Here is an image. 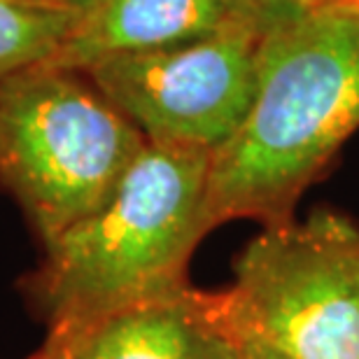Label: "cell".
Instances as JSON below:
<instances>
[{
  "label": "cell",
  "mask_w": 359,
  "mask_h": 359,
  "mask_svg": "<svg viewBox=\"0 0 359 359\" xmlns=\"http://www.w3.org/2000/svg\"><path fill=\"white\" fill-rule=\"evenodd\" d=\"M359 128V5H313L264 35L257 96L210 154L208 222L278 224Z\"/></svg>",
  "instance_id": "1"
},
{
  "label": "cell",
  "mask_w": 359,
  "mask_h": 359,
  "mask_svg": "<svg viewBox=\"0 0 359 359\" xmlns=\"http://www.w3.org/2000/svg\"><path fill=\"white\" fill-rule=\"evenodd\" d=\"M210 154L147 142L98 210L52 241L38 276L49 327L68 329L187 287L208 222Z\"/></svg>",
  "instance_id": "2"
},
{
  "label": "cell",
  "mask_w": 359,
  "mask_h": 359,
  "mask_svg": "<svg viewBox=\"0 0 359 359\" xmlns=\"http://www.w3.org/2000/svg\"><path fill=\"white\" fill-rule=\"evenodd\" d=\"M145 145L82 70L47 61L0 82V182L45 245L98 210Z\"/></svg>",
  "instance_id": "3"
},
{
  "label": "cell",
  "mask_w": 359,
  "mask_h": 359,
  "mask_svg": "<svg viewBox=\"0 0 359 359\" xmlns=\"http://www.w3.org/2000/svg\"><path fill=\"white\" fill-rule=\"evenodd\" d=\"M222 299L241 341L287 359H359V226L329 208L266 224Z\"/></svg>",
  "instance_id": "4"
},
{
  "label": "cell",
  "mask_w": 359,
  "mask_h": 359,
  "mask_svg": "<svg viewBox=\"0 0 359 359\" xmlns=\"http://www.w3.org/2000/svg\"><path fill=\"white\" fill-rule=\"evenodd\" d=\"M264 35L236 21L205 38L114 56L82 73L147 142L215 154L252 110Z\"/></svg>",
  "instance_id": "5"
},
{
  "label": "cell",
  "mask_w": 359,
  "mask_h": 359,
  "mask_svg": "<svg viewBox=\"0 0 359 359\" xmlns=\"http://www.w3.org/2000/svg\"><path fill=\"white\" fill-rule=\"evenodd\" d=\"M243 341L222 294L191 285L82 325L56 329L49 359H241Z\"/></svg>",
  "instance_id": "6"
},
{
  "label": "cell",
  "mask_w": 359,
  "mask_h": 359,
  "mask_svg": "<svg viewBox=\"0 0 359 359\" xmlns=\"http://www.w3.org/2000/svg\"><path fill=\"white\" fill-rule=\"evenodd\" d=\"M236 21L222 0H98L75 19L49 63L87 70L114 56L184 45Z\"/></svg>",
  "instance_id": "7"
},
{
  "label": "cell",
  "mask_w": 359,
  "mask_h": 359,
  "mask_svg": "<svg viewBox=\"0 0 359 359\" xmlns=\"http://www.w3.org/2000/svg\"><path fill=\"white\" fill-rule=\"evenodd\" d=\"M77 19L75 12L0 0V82L52 61Z\"/></svg>",
  "instance_id": "8"
},
{
  "label": "cell",
  "mask_w": 359,
  "mask_h": 359,
  "mask_svg": "<svg viewBox=\"0 0 359 359\" xmlns=\"http://www.w3.org/2000/svg\"><path fill=\"white\" fill-rule=\"evenodd\" d=\"M236 19L269 33L306 10V0H222Z\"/></svg>",
  "instance_id": "9"
},
{
  "label": "cell",
  "mask_w": 359,
  "mask_h": 359,
  "mask_svg": "<svg viewBox=\"0 0 359 359\" xmlns=\"http://www.w3.org/2000/svg\"><path fill=\"white\" fill-rule=\"evenodd\" d=\"M241 359H287L285 355L276 353L269 346H262V343L255 341H243V350H241Z\"/></svg>",
  "instance_id": "10"
},
{
  "label": "cell",
  "mask_w": 359,
  "mask_h": 359,
  "mask_svg": "<svg viewBox=\"0 0 359 359\" xmlns=\"http://www.w3.org/2000/svg\"><path fill=\"white\" fill-rule=\"evenodd\" d=\"M12 3L31 5V7H47V10H68L66 0H12Z\"/></svg>",
  "instance_id": "11"
},
{
  "label": "cell",
  "mask_w": 359,
  "mask_h": 359,
  "mask_svg": "<svg viewBox=\"0 0 359 359\" xmlns=\"http://www.w3.org/2000/svg\"><path fill=\"white\" fill-rule=\"evenodd\" d=\"M96 3H98V0H66L68 10L75 12L77 17H80V14H84V12H89Z\"/></svg>",
  "instance_id": "12"
},
{
  "label": "cell",
  "mask_w": 359,
  "mask_h": 359,
  "mask_svg": "<svg viewBox=\"0 0 359 359\" xmlns=\"http://www.w3.org/2000/svg\"><path fill=\"white\" fill-rule=\"evenodd\" d=\"M313 5H359V0H306V7Z\"/></svg>",
  "instance_id": "13"
},
{
  "label": "cell",
  "mask_w": 359,
  "mask_h": 359,
  "mask_svg": "<svg viewBox=\"0 0 359 359\" xmlns=\"http://www.w3.org/2000/svg\"><path fill=\"white\" fill-rule=\"evenodd\" d=\"M38 359H49V357H47V355H40Z\"/></svg>",
  "instance_id": "14"
}]
</instances>
